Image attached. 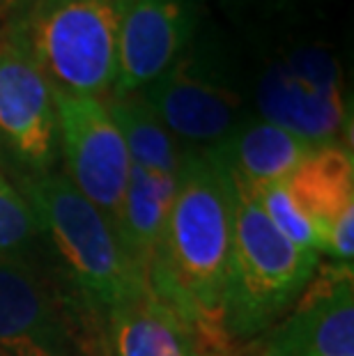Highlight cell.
I'll return each instance as SVG.
<instances>
[{"instance_id": "5", "label": "cell", "mask_w": 354, "mask_h": 356, "mask_svg": "<svg viewBox=\"0 0 354 356\" xmlns=\"http://www.w3.org/2000/svg\"><path fill=\"white\" fill-rule=\"evenodd\" d=\"M138 95L175 140L195 149L218 145L251 115L235 44L216 26H200L182 56Z\"/></svg>"}, {"instance_id": "10", "label": "cell", "mask_w": 354, "mask_h": 356, "mask_svg": "<svg viewBox=\"0 0 354 356\" xmlns=\"http://www.w3.org/2000/svg\"><path fill=\"white\" fill-rule=\"evenodd\" d=\"M205 0H129L118 42L111 97L138 95L186 51L202 26Z\"/></svg>"}, {"instance_id": "12", "label": "cell", "mask_w": 354, "mask_h": 356, "mask_svg": "<svg viewBox=\"0 0 354 356\" xmlns=\"http://www.w3.org/2000/svg\"><path fill=\"white\" fill-rule=\"evenodd\" d=\"M318 234V251L334 262H352L354 255V161L350 145H315L295 172L283 179Z\"/></svg>"}, {"instance_id": "18", "label": "cell", "mask_w": 354, "mask_h": 356, "mask_svg": "<svg viewBox=\"0 0 354 356\" xmlns=\"http://www.w3.org/2000/svg\"><path fill=\"white\" fill-rule=\"evenodd\" d=\"M251 191L255 193V198H258L260 209L265 211L269 223H272L290 244H295L301 251L320 253L315 228L299 211V207L288 191V186H285V181H274V184L251 188Z\"/></svg>"}, {"instance_id": "6", "label": "cell", "mask_w": 354, "mask_h": 356, "mask_svg": "<svg viewBox=\"0 0 354 356\" xmlns=\"http://www.w3.org/2000/svg\"><path fill=\"white\" fill-rule=\"evenodd\" d=\"M127 5L129 0H44L17 24L51 86L108 99Z\"/></svg>"}, {"instance_id": "13", "label": "cell", "mask_w": 354, "mask_h": 356, "mask_svg": "<svg viewBox=\"0 0 354 356\" xmlns=\"http://www.w3.org/2000/svg\"><path fill=\"white\" fill-rule=\"evenodd\" d=\"M313 147V143L288 129L248 115L232 129L228 138L207 147V152L228 177L248 188H258L288 179Z\"/></svg>"}, {"instance_id": "8", "label": "cell", "mask_w": 354, "mask_h": 356, "mask_svg": "<svg viewBox=\"0 0 354 356\" xmlns=\"http://www.w3.org/2000/svg\"><path fill=\"white\" fill-rule=\"evenodd\" d=\"M54 99L65 177L118 225L129 186L131 159L106 102L58 88H54Z\"/></svg>"}, {"instance_id": "17", "label": "cell", "mask_w": 354, "mask_h": 356, "mask_svg": "<svg viewBox=\"0 0 354 356\" xmlns=\"http://www.w3.org/2000/svg\"><path fill=\"white\" fill-rule=\"evenodd\" d=\"M42 237L33 207L0 170V260H33Z\"/></svg>"}, {"instance_id": "3", "label": "cell", "mask_w": 354, "mask_h": 356, "mask_svg": "<svg viewBox=\"0 0 354 356\" xmlns=\"http://www.w3.org/2000/svg\"><path fill=\"white\" fill-rule=\"evenodd\" d=\"M228 177V175H225ZM232 193V255L223 324L230 343H246L281 322L306 290L320 253L301 251L278 232L255 193L228 177Z\"/></svg>"}, {"instance_id": "15", "label": "cell", "mask_w": 354, "mask_h": 356, "mask_svg": "<svg viewBox=\"0 0 354 356\" xmlns=\"http://www.w3.org/2000/svg\"><path fill=\"white\" fill-rule=\"evenodd\" d=\"M177 191V177H156L131 165L129 186L118 218V234L136 269L147 278Z\"/></svg>"}, {"instance_id": "4", "label": "cell", "mask_w": 354, "mask_h": 356, "mask_svg": "<svg viewBox=\"0 0 354 356\" xmlns=\"http://www.w3.org/2000/svg\"><path fill=\"white\" fill-rule=\"evenodd\" d=\"M17 188L90 306L111 315L145 290L147 278L124 251L113 221L65 175L51 170L19 177Z\"/></svg>"}, {"instance_id": "2", "label": "cell", "mask_w": 354, "mask_h": 356, "mask_svg": "<svg viewBox=\"0 0 354 356\" xmlns=\"http://www.w3.org/2000/svg\"><path fill=\"white\" fill-rule=\"evenodd\" d=\"M244 79L258 118L313 145L345 143L350 115L341 60L290 5H272L251 30Z\"/></svg>"}, {"instance_id": "1", "label": "cell", "mask_w": 354, "mask_h": 356, "mask_svg": "<svg viewBox=\"0 0 354 356\" xmlns=\"http://www.w3.org/2000/svg\"><path fill=\"white\" fill-rule=\"evenodd\" d=\"M232 255V193L207 149L184 152L168 221L147 269V285L193 340L198 356H235L225 333Z\"/></svg>"}, {"instance_id": "7", "label": "cell", "mask_w": 354, "mask_h": 356, "mask_svg": "<svg viewBox=\"0 0 354 356\" xmlns=\"http://www.w3.org/2000/svg\"><path fill=\"white\" fill-rule=\"evenodd\" d=\"M0 154L17 165L21 177L51 172L60 156L54 86L19 24L0 33Z\"/></svg>"}, {"instance_id": "16", "label": "cell", "mask_w": 354, "mask_h": 356, "mask_svg": "<svg viewBox=\"0 0 354 356\" xmlns=\"http://www.w3.org/2000/svg\"><path fill=\"white\" fill-rule=\"evenodd\" d=\"M108 113L129 149L131 165L156 177H179L184 152L140 95L108 97Z\"/></svg>"}, {"instance_id": "19", "label": "cell", "mask_w": 354, "mask_h": 356, "mask_svg": "<svg viewBox=\"0 0 354 356\" xmlns=\"http://www.w3.org/2000/svg\"><path fill=\"white\" fill-rule=\"evenodd\" d=\"M42 3L44 0H0V33H3L7 26L17 24V21L28 17V14Z\"/></svg>"}, {"instance_id": "20", "label": "cell", "mask_w": 354, "mask_h": 356, "mask_svg": "<svg viewBox=\"0 0 354 356\" xmlns=\"http://www.w3.org/2000/svg\"><path fill=\"white\" fill-rule=\"evenodd\" d=\"M0 356H10V354H7V352H3V350H0Z\"/></svg>"}, {"instance_id": "9", "label": "cell", "mask_w": 354, "mask_h": 356, "mask_svg": "<svg viewBox=\"0 0 354 356\" xmlns=\"http://www.w3.org/2000/svg\"><path fill=\"white\" fill-rule=\"evenodd\" d=\"M258 356H354L352 262L318 264L295 306L265 333Z\"/></svg>"}, {"instance_id": "11", "label": "cell", "mask_w": 354, "mask_h": 356, "mask_svg": "<svg viewBox=\"0 0 354 356\" xmlns=\"http://www.w3.org/2000/svg\"><path fill=\"white\" fill-rule=\"evenodd\" d=\"M0 350L10 356H79L65 308L33 260H0Z\"/></svg>"}, {"instance_id": "14", "label": "cell", "mask_w": 354, "mask_h": 356, "mask_svg": "<svg viewBox=\"0 0 354 356\" xmlns=\"http://www.w3.org/2000/svg\"><path fill=\"white\" fill-rule=\"evenodd\" d=\"M108 317L115 356H198L182 322L150 285Z\"/></svg>"}]
</instances>
